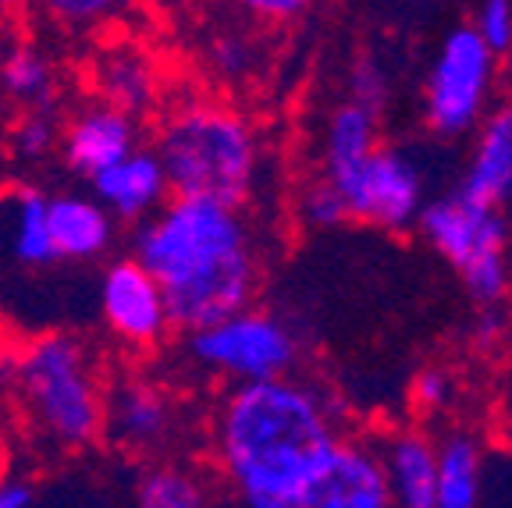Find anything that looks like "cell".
Wrapping results in <instances>:
<instances>
[{"label": "cell", "instance_id": "1", "mask_svg": "<svg viewBox=\"0 0 512 508\" xmlns=\"http://www.w3.org/2000/svg\"><path fill=\"white\" fill-rule=\"evenodd\" d=\"M132 256L160 285L175 331H196L256 306L264 256L246 210L171 196L132 235Z\"/></svg>", "mask_w": 512, "mask_h": 508}, {"label": "cell", "instance_id": "2", "mask_svg": "<svg viewBox=\"0 0 512 508\" xmlns=\"http://www.w3.org/2000/svg\"><path fill=\"white\" fill-rule=\"evenodd\" d=\"M345 434L335 398L299 374L232 384L207 423L214 469L242 501L296 484Z\"/></svg>", "mask_w": 512, "mask_h": 508}, {"label": "cell", "instance_id": "3", "mask_svg": "<svg viewBox=\"0 0 512 508\" xmlns=\"http://www.w3.org/2000/svg\"><path fill=\"white\" fill-rule=\"evenodd\" d=\"M171 196L246 210L264 171V139L235 104L185 96L164 111L153 135Z\"/></svg>", "mask_w": 512, "mask_h": 508}, {"label": "cell", "instance_id": "4", "mask_svg": "<svg viewBox=\"0 0 512 508\" xmlns=\"http://www.w3.org/2000/svg\"><path fill=\"white\" fill-rule=\"evenodd\" d=\"M11 398L25 423L57 452H86L104 441L107 381L93 352L68 331H43L15 352Z\"/></svg>", "mask_w": 512, "mask_h": 508}, {"label": "cell", "instance_id": "5", "mask_svg": "<svg viewBox=\"0 0 512 508\" xmlns=\"http://www.w3.org/2000/svg\"><path fill=\"white\" fill-rule=\"evenodd\" d=\"M416 228L424 242L456 270L473 302L495 310L512 288L509 224L495 207H484L459 189L427 199Z\"/></svg>", "mask_w": 512, "mask_h": 508}, {"label": "cell", "instance_id": "6", "mask_svg": "<svg viewBox=\"0 0 512 508\" xmlns=\"http://www.w3.org/2000/svg\"><path fill=\"white\" fill-rule=\"evenodd\" d=\"M185 359L200 374L228 384H256L299 374L303 338L274 310L246 306L232 317L182 334Z\"/></svg>", "mask_w": 512, "mask_h": 508}, {"label": "cell", "instance_id": "7", "mask_svg": "<svg viewBox=\"0 0 512 508\" xmlns=\"http://www.w3.org/2000/svg\"><path fill=\"white\" fill-rule=\"evenodd\" d=\"M498 57L491 54L470 25L445 36L424 79V121L441 139L470 135L488 118L495 93Z\"/></svg>", "mask_w": 512, "mask_h": 508}, {"label": "cell", "instance_id": "8", "mask_svg": "<svg viewBox=\"0 0 512 508\" xmlns=\"http://www.w3.org/2000/svg\"><path fill=\"white\" fill-rule=\"evenodd\" d=\"M242 508H395L374 441L345 434L310 473L267 498H249Z\"/></svg>", "mask_w": 512, "mask_h": 508}, {"label": "cell", "instance_id": "9", "mask_svg": "<svg viewBox=\"0 0 512 508\" xmlns=\"http://www.w3.org/2000/svg\"><path fill=\"white\" fill-rule=\"evenodd\" d=\"M328 182L342 192L349 221L381 231L416 228V217L427 203L424 175L416 160L384 143L356 167H349L345 175L328 178Z\"/></svg>", "mask_w": 512, "mask_h": 508}, {"label": "cell", "instance_id": "10", "mask_svg": "<svg viewBox=\"0 0 512 508\" xmlns=\"http://www.w3.org/2000/svg\"><path fill=\"white\" fill-rule=\"evenodd\" d=\"M96 313L114 342L139 356L160 349L175 331L164 292L132 253L114 256L104 267L96 281Z\"/></svg>", "mask_w": 512, "mask_h": 508}, {"label": "cell", "instance_id": "11", "mask_svg": "<svg viewBox=\"0 0 512 508\" xmlns=\"http://www.w3.org/2000/svg\"><path fill=\"white\" fill-rule=\"evenodd\" d=\"M182 413L168 384L150 374H121L107 381L104 441L136 459H160L175 445Z\"/></svg>", "mask_w": 512, "mask_h": 508}, {"label": "cell", "instance_id": "12", "mask_svg": "<svg viewBox=\"0 0 512 508\" xmlns=\"http://www.w3.org/2000/svg\"><path fill=\"white\" fill-rule=\"evenodd\" d=\"M139 143V121L128 114L114 111L107 104H82L68 121H61V143H57V157L75 178L89 182L104 167L118 164L121 157L136 150Z\"/></svg>", "mask_w": 512, "mask_h": 508}, {"label": "cell", "instance_id": "13", "mask_svg": "<svg viewBox=\"0 0 512 508\" xmlns=\"http://www.w3.org/2000/svg\"><path fill=\"white\" fill-rule=\"evenodd\" d=\"M89 89L96 104L143 121L160 104V68L150 50L139 43H107L89 64Z\"/></svg>", "mask_w": 512, "mask_h": 508}, {"label": "cell", "instance_id": "14", "mask_svg": "<svg viewBox=\"0 0 512 508\" xmlns=\"http://www.w3.org/2000/svg\"><path fill=\"white\" fill-rule=\"evenodd\" d=\"M47 199L50 192L40 185H11L0 192V267L18 274L64 267L50 239Z\"/></svg>", "mask_w": 512, "mask_h": 508}, {"label": "cell", "instance_id": "15", "mask_svg": "<svg viewBox=\"0 0 512 508\" xmlns=\"http://www.w3.org/2000/svg\"><path fill=\"white\" fill-rule=\"evenodd\" d=\"M86 185L89 196L121 224H143L171 199L168 175H164V164L153 153V146H136L128 157L104 167Z\"/></svg>", "mask_w": 512, "mask_h": 508}, {"label": "cell", "instance_id": "16", "mask_svg": "<svg viewBox=\"0 0 512 508\" xmlns=\"http://www.w3.org/2000/svg\"><path fill=\"white\" fill-rule=\"evenodd\" d=\"M47 224L64 267L100 263L118 242V221L89 192H50Z\"/></svg>", "mask_w": 512, "mask_h": 508}, {"label": "cell", "instance_id": "17", "mask_svg": "<svg viewBox=\"0 0 512 508\" xmlns=\"http://www.w3.org/2000/svg\"><path fill=\"white\" fill-rule=\"evenodd\" d=\"M459 192L484 207L502 210L512 199V104L480 121Z\"/></svg>", "mask_w": 512, "mask_h": 508}, {"label": "cell", "instance_id": "18", "mask_svg": "<svg viewBox=\"0 0 512 508\" xmlns=\"http://www.w3.org/2000/svg\"><path fill=\"white\" fill-rule=\"evenodd\" d=\"M384 484L395 508H434V441L420 430H395L377 445Z\"/></svg>", "mask_w": 512, "mask_h": 508}, {"label": "cell", "instance_id": "19", "mask_svg": "<svg viewBox=\"0 0 512 508\" xmlns=\"http://www.w3.org/2000/svg\"><path fill=\"white\" fill-rule=\"evenodd\" d=\"M438 477H434V508H480L484 491V445L470 430H448L434 441Z\"/></svg>", "mask_w": 512, "mask_h": 508}, {"label": "cell", "instance_id": "20", "mask_svg": "<svg viewBox=\"0 0 512 508\" xmlns=\"http://www.w3.org/2000/svg\"><path fill=\"white\" fill-rule=\"evenodd\" d=\"M381 146V114H374L370 107L342 104L331 107L328 121H324V146H320V175L338 178L349 167H356L363 157Z\"/></svg>", "mask_w": 512, "mask_h": 508}, {"label": "cell", "instance_id": "21", "mask_svg": "<svg viewBox=\"0 0 512 508\" xmlns=\"http://www.w3.org/2000/svg\"><path fill=\"white\" fill-rule=\"evenodd\" d=\"M0 96L18 111L57 104V64L36 43H15L0 57Z\"/></svg>", "mask_w": 512, "mask_h": 508}, {"label": "cell", "instance_id": "22", "mask_svg": "<svg viewBox=\"0 0 512 508\" xmlns=\"http://www.w3.org/2000/svg\"><path fill=\"white\" fill-rule=\"evenodd\" d=\"M132 508H210V484L178 459H150L132 487Z\"/></svg>", "mask_w": 512, "mask_h": 508}, {"label": "cell", "instance_id": "23", "mask_svg": "<svg viewBox=\"0 0 512 508\" xmlns=\"http://www.w3.org/2000/svg\"><path fill=\"white\" fill-rule=\"evenodd\" d=\"M132 4L136 0H32V8L68 36H93L125 18Z\"/></svg>", "mask_w": 512, "mask_h": 508}, {"label": "cell", "instance_id": "24", "mask_svg": "<svg viewBox=\"0 0 512 508\" xmlns=\"http://www.w3.org/2000/svg\"><path fill=\"white\" fill-rule=\"evenodd\" d=\"M61 143V118L54 107H36V111H18L15 125L8 132V153L18 164H40Z\"/></svg>", "mask_w": 512, "mask_h": 508}, {"label": "cell", "instance_id": "25", "mask_svg": "<svg viewBox=\"0 0 512 508\" xmlns=\"http://www.w3.org/2000/svg\"><path fill=\"white\" fill-rule=\"evenodd\" d=\"M260 61H264V50L260 43L242 29H224L217 32L214 40L207 43V64L210 72L221 82H249L260 72Z\"/></svg>", "mask_w": 512, "mask_h": 508}, {"label": "cell", "instance_id": "26", "mask_svg": "<svg viewBox=\"0 0 512 508\" xmlns=\"http://www.w3.org/2000/svg\"><path fill=\"white\" fill-rule=\"evenodd\" d=\"M296 210H299V221H303L306 228H317V231H331V228L349 224L342 192H338L324 175H313L310 182L299 189Z\"/></svg>", "mask_w": 512, "mask_h": 508}, {"label": "cell", "instance_id": "27", "mask_svg": "<svg viewBox=\"0 0 512 508\" xmlns=\"http://www.w3.org/2000/svg\"><path fill=\"white\" fill-rule=\"evenodd\" d=\"M409 398L424 416H438L445 413L448 405L456 402V377L448 374L445 366H427L413 377V388H409Z\"/></svg>", "mask_w": 512, "mask_h": 508}, {"label": "cell", "instance_id": "28", "mask_svg": "<svg viewBox=\"0 0 512 508\" xmlns=\"http://www.w3.org/2000/svg\"><path fill=\"white\" fill-rule=\"evenodd\" d=\"M480 36V43L495 57L512 50V0H484L477 11V22L470 25Z\"/></svg>", "mask_w": 512, "mask_h": 508}, {"label": "cell", "instance_id": "29", "mask_svg": "<svg viewBox=\"0 0 512 508\" xmlns=\"http://www.w3.org/2000/svg\"><path fill=\"white\" fill-rule=\"evenodd\" d=\"M388 75H384V68L377 61H356V68H352L349 75V96L345 100H352V104L360 107H370L374 114L384 111V100H388Z\"/></svg>", "mask_w": 512, "mask_h": 508}, {"label": "cell", "instance_id": "30", "mask_svg": "<svg viewBox=\"0 0 512 508\" xmlns=\"http://www.w3.org/2000/svg\"><path fill=\"white\" fill-rule=\"evenodd\" d=\"M317 0H235V8L246 11L253 22H267V25H288L303 18Z\"/></svg>", "mask_w": 512, "mask_h": 508}, {"label": "cell", "instance_id": "31", "mask_svg": "<svg viewBox=\"0 0 512 508\" xmlns=\"http://www.w3.org/2000/svg\"><path fill=\"white\" fill-rule=\"evenodd\" d=\"M40 505V487L29 473L18 469H0V508H36Z\"/></svg>", "mask_w": 512, "mask_h": 508}, {"label": "cell", "instance_id": "32", "mask_svg": "<svg viewBox=\"0 0 512 508\" xmlns=\"http://www.w3.org/2000/svg\"><path fill=\"white\" fill-rule=\"evenodd\" d=\"M32 8V0H0V22H15L18 15Z\"/></svg>", "mask_w": 512, "mask_h": 508}]
</instances>
